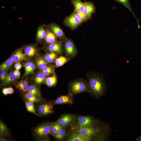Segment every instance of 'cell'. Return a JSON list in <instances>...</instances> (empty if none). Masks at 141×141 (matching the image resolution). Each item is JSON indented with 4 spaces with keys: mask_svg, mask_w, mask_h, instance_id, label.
Returning a JSON list of instances; mask_svg holds the SVG:
<instances>
[{
    "mask_svg": "<svg viewBox=\"0 0 141 141\" xmlns=\"http://www.w3.org/2000/svg\"><path fill=\"white\" fill-rule=\"evenodd\" d=\"M53 106L51 103L47 102L40 105L38 109L39 113L41 115H47L54 112Z\"/></svg>",
    "mask_w": 141,
    "mask_h": 141,
    "instance_id": "cell-9",
    "label": "cell"
},
{
    "mask_svg": "<svg viewBox=\"0 0 141 141\" xmlns=\"http://www.w3.org/2000/svg\"><path fill=\"white\" fill-rule=\"evenodd\" d=\"M23 66L25 72L23 77H25L29 74H33L36 68V65L33 62L27 61L24 63Z\"/></svg>",
    "mask_w": 141,
    "mask_h": 141,
    "instance_id": "cell-15",
    "label": "cell"
},
{
    "mask_svg": "<svg viewBox=\"0 0 141 141\" xmlns=\"http://www.w3.org/2000/svg\"><path fill=\"white\" fill-rule=\"evenodd\" d=\"M89 89L91 93L96 96H102L105 90L104 77L96 72H92L88 79Z\"/></svg>",
    "mask_w": 141,
    "mask_h": 141,
    "instance_id": "cell-1",
    "label": "cell"
},
{
    "mask_svg": "<svg viewBox=\"0 0 141 141\" xmlns=\"http://www.w3.org/2000/svg\"><path fill=\"white\" fill-rule=\"evenodd\" d=\"M54 70V68H53L46 71H42L40 70L39 72L45 75L48 76L52 74L53 73Z\"/></svg>",
    "mask_w": 141,
    "mask_h": 141,
    "instance_id": "cell-37",
    "label": "cell"
},
{
    "mask_svg": "<svg viewBox=\"0 0 141 141\" xmlns=\"http://www.w3.org/2000/svg\"><path fill=\"white\" fill-rule=\"evenodd\" d=\"M66 134V128L62 127L54 137L58 140H62L65 138Z\"/></svg>",
    "mask_w": 141,
    "mask_h": 141,
    "instance_id": "cell-32",
    "label": "cell"
},
{
    "mask_svg": "<svg viewBox=\"0 0 141 141\" xmlns=\"http://www.w3.org/2000/svg\"><path fill=\"white\" fill-rule=\"evenodd\" d=\"M16 87L24 92L27 91L29 86L28 83L26 80H22L19 82L16 85Z\"/></svg>",
    "mask_w": 141,
    "mask_h": 141,
    "instance_id": "cell-23",
    "label": "cell"
},
{
    "mask_svg": "<svg viewBox=\"0 0 141 141\" xmlns=\"http://www.w3.org/2000/svg\"><path fill=\"white\" fill-rule=\"evenodd\" d=\"M76 117L73 114H64L62 115L57 121L62 127H68L74 125Z\"/></svg>",
    "mask_w": 141,
    "mask_h": 141,
    "instance_id": "cell-4",
    "label": "cell"
},
{
    "mask_svg": "<svg viewBox=\"0 0 141 141\" xmlns=\"http://www.w3.org/2000/svg\"><path fill=\"white\" fill-rule=\"evenodd\" d=\"M69 91L73 95L87 91L89 89L88 84L83 80H78L70 83L69 87Z\"/></svg>",
    "mask_w": 141,
    "mask_h": 141,
    "instance_id": "cell-2",
    "label": "cell"
},
{
    "mask_svg": "<svg viewBox=\"0 0 141 141\" xmlns=\"http://www.w3.org/2000/svg\"><path fill=\"white\" fill-rule=\"evenodd\" d=\"M15 76L17 78H19L20 75V72L19 70L16 69L13 72Z\"/></svg>",
    "mask_w": 141,
    "mask_h": 141,
    "instance_id": "cell-40",
    "label": "cell"
},
{
    "mask_svg": "<svg viewBox=\"0 0 141 141\" xmlns=\"http://www.w3.org/2000/svg\"><path fill=\"white\" fill-rule=\"evenodd\" d=\"M62 127L57 121L51 123L50 134L54 136Z\"/></svg>",
    "mask_w": 141,
    "mask_h": 141,
    "instance_id": "cell-27",
    "label": "cell"
},
{
    "mask_svg": "<svg viewBox=\"0 0 141 141\" xmlns=\"http://www.w3.org/2000/svg\"><path fill=\"white\" fill-rule=\"evenodd\" d=\"M71 2L76 10L80 12H83L85 3L82 2L81 0H72Z\"/></svg>",
    "mask_w": 141,
    "mask_h": 141,
    "instance_id": "cell-20",
    "label": "cell"
},
{
    "mask_svg": "<svg viewBox=\"0 0 141 141\" xmlns=\"http://www.w3.org/2000/svg\"><path fill=\"white\" fill-rule=\"evenodd\" d=\"M17 78L15 76L13 72L7 74L5 79L3 81V85H6L14 81Z\"/></svg>",
    "mask_w": 141,
    "mask_h": 141,
    "instance_id": "cell-30",
    "label": "cell"
},
{
    "mask_svg": "<svg viewBox=\"0 0 141 141\" xmlns=\"http://www.w3.org/2000/svg\"><path fill=\"white\" fill-rule=\"evenodd\" d=\"M25 103L26 108L30 112L37 115L33 103L28 101H25Z\"/></svg>",
    "mask_w": 141,
    "mask_h": 141,
    "instance_id": "cell-36",
    "label": "cell"
},
{
    "mask_svg": "<svg viewBox=\"0 0 141 141\" xmlns=\"http://www.w3.org/2000/svg\"><path fill=\"white\" fill-rule=\"evenodd\" d=\"M8 140L7 139H5L4 138H0V141H8Z\"/></svg>",
    "mask_w": 141,
    "mask_h": 141,
    "instance_id": "cell-43",
    "label": "cell"
},
{
    "mask_svg": "<svg viewBox=\"0 0 141 141\" xmlns=\"http://www.w3.org/2000/svg\"><path fill=\"white\" fill-rule=\"evenodd\" d=\"M45 50L49 52H52L57 54H61L62 52V44L61 42H57L49 44L45 48Z\"/></svg>",
    "mask_w": 141,
    "mask_h": 141,
    "instance_id": "cell-12",
    "label": "cell"
},
{
    "mask_svg": "<svg viewBox=\"0 0 141 141\" xmlns=\"http://www.w3.org/2000/svg\"><path fill=\"white\" fill-rule=\"evenodd\" d=\"M50 28L55 34L58 37L62 38L64 37L63 32L60 27L55 24H51L49 25Z\"/></svg>",
    "mask_w": 141,
    "mask_h": 141,
    "instance_id": "cell-18",
    "label": "cell"
},
{
    "mask_svg": "<svg viewBox=\"0 0 141 141\" xmlns=\"http://www.w3.org/2000/svg\"><path fill=\"white\" fill-rule=\"evenodd\" d=\"M47 34V31L43 26H40L38 28L36 35L37 39L40 41L45 38Z\"/></svg>",
    "mask_w": 141,
    "mask_h": 141,
    "instance_id": "cell-19",
    "label": "cell"
},
{
    "mask_svg": "<svg viewBox=\"0 0 141 141\" xmlns=\"http://www.w3.org/2000/svg\"><path fill=\"white\" fill-rule=\"evenodd\" d=\"M95 7L93 3L89 1L85 3L83 13L89 18H90L95 11Z\"/></svg>",
    "mask_w": 141,
    "mask_h": 141,
    "instance_id": "cell-14",
    "label": "cell"
},
{
    "mask_svg": "<svg viewBox=\"0 0 141 141\" xmlns=\"http://www.w3.org/2000/svg\"><path fill=\"white\" fill-rule=\"evenodd\" d=\"M24 52L28 58L35 57L39 54V50L34 45H28L25 47Z\"/></svg>",
    "mask_w": 141,
    "mask_h": 141,
    "instance_id": "cell-11",
    "label": "cell"
},
{
    "mask_svg": "<svg viewBox=\"0 0 141 141\" xmlns=\"http://www.w3.org/2000/svg\"><path fill=\"white\" fill-rule=\"evenodd\" d=\"M51 124V123H46L37 127L34 131L36 135L40 138L47 137L50 134Z\"/></svg>",
    "mask_w": 141,
    "mask_h": 141,
    "instance_id": "cell-5",
    "label": "cell"
},
{
    "mask_svg": "<svg viewBox=\"0 0 141 141\" xmlns=\"http://www.w3.org/2000/svg\"><path fill=\"white\" fill-rule=\"evenodd\" d=\"M9 132L8 129L5 124L0 121V136H5L8 135Z\"/></svg>",
    "mask_w": 141,
    "mask_h": 141,
    "instance_id": "cell-34",
    "label": "cell"
},
{
    "mask_svg": "<svg viewBox=\"0 0 141 141\" xmlns=\"http://www.w3.org/2000/svg\"><path fill=\"white\" fill-rule=\"evenodd\" d=\"M74 12L76 17L81 22L86 21L89 18L83 12H80L75 10Z\"/></svg>",
    "mask_w": 141,
    "mask_h": 141,
    "instance_id": "cell-35",
    "label": "cell"
},
{
    "mask_svg": "<svg viewBox=\"0 0 141 141\" xmlns=\"http://www.w3.org/2000/svg\"><path fill=\"white\" fill-rule=\"evenodd\" d=\"M81 22L76 16L74 12L66 18L64 21L66 25L72 28L77 27L80 25Z\"/></svg>",
    "mask_w": 141,
    "mask_h": 141,
    "instance_id": "cell-7",
    "label": "cell"
},
{
    "mask_svg": "<svg viewBox=\"0 0 141 141\" xmlns=\"http://www.w3.org/2000/svg\"><path fill=\"white\" fill-rule=\"evenodd\" d=\"M48 63L43 57H38L36 60V65L38 68L40 69L46 66Z\"/></svg>",
    "mask_w": 141,
    "mask_h": 141,
    "instance_id": "cell-24",
    "label": "cell"
},
{
    "mask_svg": "<svg viewBox=\"0 0 141 141\" xmlns=\"http://www.w3.org/2000/svg\"><path fill=\"white\" fill-rule=\"evenodd\" d=\"M47 35L45 38V42L46 44H50L57 42L56 36L51 31L48 30Z\"/></svg>",
    "mask_w": 141,
    "mask_h": 141,
    "instance_id": "cell-16",
    "label": "cell"
},
{
    "mask_svg": "<svg viewBox=\"0 0 141 141\" xmlns=\"http://www.w3.org/2000/svg\"><path fill=\"white\" fill-rule=\"evenodd\" d=\"M1 71V73H2V77L1 80L3 81L5 79L7 74V71L6 70H3Z\"/></svg>",
    "mask_w": 141,
    "mask_h": 141,
    "instance_id": "cell-39",
    "label": "cell"
},
{
    "mask_svg": "<svg viewBox=\"0 0 141 141\" xmlns=\"http://www.w3.org/2000/svg\"><path fill=\"white\" fill-rule=\"evenodd\" d=\"M11 58L14 62L26 61L29 58L25 54L23 53L21 48L16 50L12 55Z\"/></svg>",
    "mask_w": 141,
    "mask_h": 141,
    "instance_id": "cell-10",
    "label": "cell"
},
{
    "mask_svg": "<svg viewBox=\"0 0 141 141\" xmlns=\"http://www.w3.org/2000/svg\"><path fill=\"white\" fill-rule=\"evenodd\" d=\"M73 101L71 96L69 95L61 96L58 97L53 102L54 104H72Z\"/></svg>",
    "mask_w": 141,
    "mask_h": 141,
    "instance_id": "cell-13",
    "label": "cell"
},
{
    "mask_svg": "<svg viewBox=\"0 0 141 141\" xmlns=\"http://www.w3.org/2000/svg\"><path fill=\"white\" fill-rule=\"evenodd\" d=\"M68 141H85L75 130L72 131L68 139Z\"/></svg>",
    "mask_w": 141,
    "mask_h": 141,
    "instance_id": "cell-21",
    "label": "cell"
},
{
    "mask_svg": "<svg viewBox=\"0 0 141 141\" xmlns=\"http://www.w3.org/2000/svg\"><path fill=\"white\" fill-rule=\"evenodd\" d=\"M57 81L56 76L54 75L50 77H47L45 82L47 86L49 87H52L56 85Z\"/></svg>",
    "mask_w": 141,
    "mask_h": 141,
    "instance_id": "cell-28",
    "label": "cell"
},
{
    "mask_svg": "<svg viewBox=\"0 0 141 141\" xmlns=\"http://www.w3.org/2000/svg\"><path fill=\"white\" fill-rule=\"evenodd\" d=\"M57 53L55 52H49L46 54L43 57L48 63H51L55 62L57 58Z\"/></svg>",
    "mask_w": 141,
    "mask_h": 141,
    "instance_id": "cell-22",
    "label": "cell"
},
{
    "mask_svg": "<svg viewBox=\"0 0 141 141\" xmlns=\"http://www.w3.org/2000/svg\"><path fill=\"white\" fill-rule=\"evenodd\" d=\"M75 130L85 141H90L97 131L92 125L83 127L77 126Z\"/></svg>",
    "mask_w": 141,
    "mask_h": 141,
    "instance_id": "cell-3",
    "label": "cell"
},
{
    "mask_svg": "<svg viewBox=\"0 0 141 141\" xmlns=\"http://www.w3.org/2000/svg\"><path fill=\"white\" fill-rule=\"evenodd\" d=\"M69 59L63 56H61L57 58L55 61L56 66L57 67H61L67 62Z\"/></svg>",
    "mask_w": 141,
    "mask_h": 141,
    "instance_id": "cell-31",
    "label": "cell"
},
{
    "mask_svg": "<svg viewBox=\"0 0 141 141\" xmlns=\"http://www.w3.org/2000/svg\"><path fill=\"white\" fill-rule=\"evenodd\" d=\"M8 94H11L13 93L14 92V90L12 88L9 87L8 88Z\"/></svg>",
    "mask_w": 141,
    "mask_h": 141,
    "instance_id": "cell-42",
    "label": "cell"
},
{
    "mask_svg": "<svg viewBox=\"0 0 141 141\" xmlns=\"http://www.w3.org/2000/svg\"><path fill=\"white\" fill-rule=\"evenodd\" d=\"M27 91L28 93L39 97L40 96V93L39 89L35 85H32L29 86Z\"/></svg>",
    "mask_w": 141,
    "mask_h": 141,
    "instance_id": "cell-33",
    "label": "cell"
},
{
    "mask_svg": "<svg viewBox=\"0 0 141 141\" xmlns=\"http://www.w3.org/2000/svg\"><path fill=\"white\" fill-rule=\"evenodd\" d=\"M140 140H141V136L140 137Z\"/></svg>",
    "mask_w": 141,
    "mask_h": 141,
    "instance_id": "cell-44",
    "label": "cell"
},
{
    "mask_svg": "<svg viewBox=\"0 0 141 141\" xmlns=\"http://www.w3.org/2000/svg\"><path fill=\"white\" fill-rule=\"evenodd\" d=\"M93 120L88 116H82L76 117L74 124L77 126L83 127L92 125Z\"/></svg>",
    "mask_w": 141,
    "mask_h": 141,
    "instance_id": "cell-8",
    "label": "cell"
},
{
    "mask_svg": "<svg viewBox=\"0 0 141 141\" xmlns=\"http://www.w3.org/2000/svg\"><path fill=\"white\" fill-rule=\"evenodd\" d=\"M2 92L3 94L5 95L9 94L8 88H4L2 90Z\"/></svg>",
    "mask_w": 141,
    "mask_h": 141,
    "instance_id": "cell-41",
    "label": "cell"
},
{
    "mask_svg": "<svg viewBox=\"0 0 141 141\" xmlns=\"http://www.w3.org/2000/svg\"><path fill=\"white\" fill-rule=\"evenodd\" d=\"M14 67L16 69L19 70L21 68L22 65L19 62H16L14 65Z\"/></svg>",
    "mask_w": 141,
    "mask_h": 141,
    "instance_id": "cell-38",
    "label": "cell"
},
{
    "mask_svg": "<svg viewBox=\"0 0 141 141\" xmlns=\"http://www.w3.org/2000/svg\"><path fill=\"white\" fill-rule=\"evenodd\" d=\"M24 97L28 101L33 103L38 102L40 100L39 97L28 92L25 94Z\"/></svg>",
    "mask_w": 141,
    "mask_h": 141,
    "instance_id": "cell-26",
    "label": "cell"
},
{
    "mask_svg": "<svg viewBox=\"0 0 141 141\" xmlns=\"http://www.w3.org/2000/svg\"><path fill=\"white\" fill-rule=\"evenodd\" d=\"M115 1L119 2L124 6L132 13L134 17L136 18L138 23V28L140 29V27L139 25V21L140 20L137 18L132 7L130 4L129 0H114Z\"/></svg>",
    "mask_w": 141,
    "mask_h": 141,
    "instance_id": "cell-17",
    "label": "cell"
},
{
    "mask_svg": "<svg viewBox=\"0 0 141 141\" xmlns=\"http://www.w3.org/2000/svg\"><path fill=\"white\" fill-rule=\"evenodd\" d=\"M64 49L66 54L71 57L75 56L77 54V50L73 42L68 39H66Z\"/></svg>",
    "mask_w": 141,
    "mask_h": 141,
    "instance_id": "cell-6",
    "label": "cell"
},
{
    "mask_svg": "<svg viewBox=\"0 0 141 141\" xmlns=\"http://www.w3.org/2000/svg\"><path fill=\"white\" fill-rule=\"evenodd\" d=\"M47 77V76L39 72L34 77V81L36 84L40 85L45 82Z\"/></svg>",
    "mask_w": 141,
    "mask_h": 141,
    "instance_id": "cell-29",
    "label": "cell"
},
{
    "mask_svg": "<svg viewBox=\"0 0 141 141\" xmlns=\"http://www.w3.org/2000/svg\"><path fill=\"white\" fill-rule=\"evenodd\" d=\"M14 63V62L11 58H8L0 65V70L9 69L11 68Z\"/></svg>",
    "mask_w": 141,
    "mask_h": 141,
    "instance_id": "cell-25",
    "label": "cell"
}]
</instances>
